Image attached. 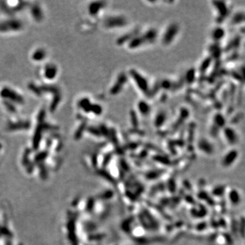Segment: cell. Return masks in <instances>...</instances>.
<instances>
[{
  "label": "cell",
  "instance_id": "obj_3",
  "mask_svg": "<svg viewBox=\"0 0 245 245\" xmlns=\"http://www.w3.org/2000/svg\"><path fill=\"white\" fill-rule=\"evenodd\" d=\"M228 198L230 203L234 206L238 205L241 202V196H240L239 191L236 190V189H234L229 191Z\"/></svg>",
  "mask_w": 245,
  "mask_h": 245
},
{
  "label": "cell",
  "instance_id": "obj_4",
  "mask_svg": "<svg viewBox=\"0 0 245 245\" xmlns=\"http://www.w3.org/2000/svg\"><path fill=\"white\" fill-rule=\"evenodd\" d=\"M224 35L225 31L221 27L216 28L213 31V33H212V38L216 40H220L221 39H222V38L224 37Z\"/></svg>",
  "mask_w": 245,
  "mask_h": 245
},
{
  "label": "cell",
  "instance_id": "obj_5",
  "mask_svg": "<svg viewBox=\"0 0 245 245\" xmlns=\"http://www.w3.org/2000/svg\"><path fill=\"white\" fill-rule=\"evenodd\" d=\"M218 4L217 6H215L216 9L219 11V13L221 15H225L227 12V6L225 5V2H217Z\"/></svg>",
  "mask_w": 245,
  "mask_h": 245
},
{
  "label": "cell",
  "instance_id": "obj_1",
  "mask_svg": "<svg viewBox=\"0 0 245 245\" xmlns=\"http://www.w3.org/2000/svg\"><path fill=\"white\" fill-rule=\"evenodd\" d=\"M238 157V152L236 149L231 150L225 155L223 160V165L225 167L230 166L236 162Z\"/></svg>",
  "mask_w": 245,
  "mask_h": 245
},
{
  "label": "cell",
  "instance_id": "obj_2",
  "mask_svg": "<svg viewBox=\"0 0 245 245\" xmlns=\"http://www.w3.org/2000/svg\"><path fill=\"white\" fill-rule=\"evenodd\" d=\"M224 134L227 142L230 144V145H234L238 142V136L235 130H233L231 127L225 128Z\"/></svg>",
  "mask_w": 245,
  "mask_h": 245
}]
</instances>
